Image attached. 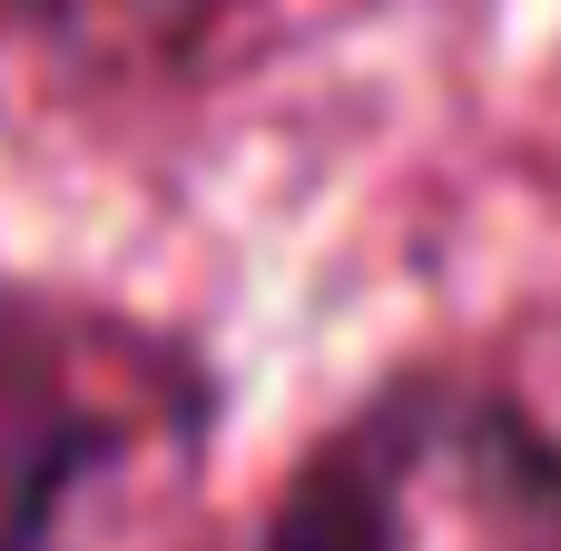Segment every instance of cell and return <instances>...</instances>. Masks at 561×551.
Instances as JSON below:
<instances>
[{"label":"cell","mask_w":561,"mask_h":551,"mask_svg":"<svg viewBox=\"0 0 561 551\" xmlns=\"http://www.w3.org/2000/svg\"><path fill=\"white\" fill-rule=\"evenodd\" d=\"M30 10L39 30L99 49V59H158V49H187L197 30H217L237 0H10Z\"/></svg>","instance_id":"3"},{"label":"cell","mask_w":561,"mask_h":551,"mask_svg":"<svg viewBox=\"0 0 561 551\" xmlns=\"http://www.w3.org/2000/svg\"><path fill=\"white\" fill-rule=\"evenodd\" d=\"M256 551H561V444L503 394L394 384L296 463Z\"/></svg>","instance_id":"1"},{"label":"cell","mask_w":561,"mask_h":551,"mask_svg":"<svg viewBox=\"0 0 561 551\" xmlns=\"http://www.w3.org/2000/svg\"><path fill=\"white\" fill-rule=\"evenodd\" d=\"M158 365L148 345L69 315L0 296V551H39L79 483L148 424Z\"/></svg>","instance_id":"2"}]
</instances>
